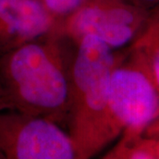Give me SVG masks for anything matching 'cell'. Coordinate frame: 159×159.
I'll use <instances>...</instances> for the list:
<instances>
[{
    "mask_svg": "<svg viewBox=\"0 0 159 159\" xmlns=\"http://www.w3.org/2000/svg\"><path fill=\"white\" fill-rule=\"evenodd\" d=\"M2 159H77L68 132L50 119L0 110Z\"/></svg>",
    "mask_w": 159,
    "mask_h": 159,
    "instance_id": "cell-5",
    "label": "cell"
},
{
    "mask_svg": "<svg viewBox=\"0 0 159 159\" xmlns=\"http://www.w3.org/2000/svg\"><path fill=\"white\" fill-rule=\"evenodd\" d=\"M131 45L145 57L159 90V8L150 11L145 28Z\"/></svg>",
    "mask_w": 159,
    "mask_h": 159,
    "instance_id": "cell-7",
    "label": "cell"
},
{
    "mask_svg": "<svg viewBox=\"0 0 159 159\" xmlns=\"http://www.w3.org/2000/svg\"><path fill=\"white\" fill-rule=\"evenodd\" d=\"M56 25L40 0H0V56L53 32Z\"/></svg>",
    "mask_w": 159,
    "mask_h": 159,
    "instance_id": "cell-6",
    "label": "cell"
},
{
    "mask_svg": "<svg viewBox=\"0 0 159 159\" xmlns=\"http://www.w3.org/2000/svg\"><path fill=\"white\" fill-rule=\"evenodd\" d=\"M75 48L51 32L1 55L0 110L67 124Z\"/></svg>",
    "mask_w": 159,
    "mask_h": 159,
    "instance_id": "cell-1",
    "label": "cell"
},
{
    "mask_svg": "<svg viewBox=\"0 0 159 159\" xmlns=\"http://www.w3.org/2000/svg\"><path fill=\"white\" fill-rule=\"evenodd\" d=\"M133 5L146 11H153L159 8V0H128Z\"/></svg>",
    "mask_w": 159,
    "mask_h": 159,
    "instance_id": "cell-11",
    "label": "cell"
},
{
    "mask_svg": "<svg viewBox=\"0 0 159 159\" xmlns=\"http://www.w3.org/2000/svg\"><path fill=\"white\" fill-rule=\"evenodd\" d=\"M124 159H157L153 149L152 139L142 136L131 142L125 150Z\"/></svg>",
    "mask_w": 159,
    "mask_h": 159,
    "instance_id": "cell-9",
    "label": "cell"
},
{
    "mask_svg": "<svg viewBox=\"0 0 159 159\" xmlns=\"http://www.w3.org/2000/svg\"><path fill=\"white\" fill-rule=\"evenodd\" d=\"M130 142L131 141H129L127 138L122 136L119 143L111 150H110L109 153L106 154L102 159H124L125 150Z\"/></svg>",
    "mask_w": 159,
    "mask_h": 159,
    "instance_id": "cell-10",
    "label": "cell"
},
{
    "mask_svg": "<svg viewBox=\"0 0 159 159\" xmlns=\"http://www.w3.org/2000/svg\"><path fill=\"white\" fill-rule=\"evenodd\" d=\"M0 159H2V158H1V157H0Z\"/></svg>",
    "mask_w": 159,
    "mask_h": 159,
    "instance_id": "cell-13",
    "label": "cell"
},
{
    "mask_svg": "<svg viewBox=\"0 0 159 159\" xmlns=\"http://www.w3.org/2000/svg\"><path fill=\"white\" fill-rule=\"evenodd\" d=\"M150 11L128 0H88L57 22L53 32L76 45L85 36L100 40L112 51L132 44L144 29Z\"/></svg>",
    "mask_w": 159,
    "mask_h": 159,
    "instance_id": "cell-4",
    "label": "cell"
},
{
    "mask_svg": "<svg viewBox=\"0 0 159 159\" xmlns=\"http://www.w3.org/2000/svg\"><path fill=\"white\" fill-rule=\"evenodd\" d=\"M88 0H40L47 12L57 22L70 16Z\"/></svg>",
    "mask_w": 159,
    "mask_h": 159,
    "instance_id": "cell-8",
    "label": "cell"
},
{
    "mask_svg": "<svg viewBox=\"0 0 159 159\" xmlns=\"http://www.w3.org/2000/svg\"><path fill=\"white\" fill-rule=\"evenodd\" d=\"M114 60L115 51L93 36L76 43L67 125L77 159H92L120 135L109 108Z\"/></svg>",
    "mask_w": 159,
    "mask_h": 159,
    "instance_id": "cell-2",
    "label": "cell"
},
{
    "mask_svg": "<svg viewBox=\"0 0 159 159\" xmlns=\"http://www.w3.org/2000/svg\"><path fill=\"white\" fill-rule=\"evenodd\" d=\"M155 122H159V119H157ZM155 133L157 134L156 138H151L152 139V144H153V149L155 155L157 158L159 159V123L158 125H155Z\"/></svg>",
    "mask_w": 159,
    "mask_h": 159,
    "instance_id": "cell-12",
    "label": "cell"
},
{
    "mask_svg": "<svg viewBox=\"0 0 159 159\" xmlns=\"http://www.w3.org/2000/svg\"><path fill=\"white\" fill-rule=\"evenodd\" d=\"M109 108L119 134L134 141L159 117V90L145 57L133 45L115 51Z\"/></svg>",
    "mask_w": 159,
    "mask_h": 159,
    "instance_id": "cell-3",
    "label": "cell"
}]
</instances>
